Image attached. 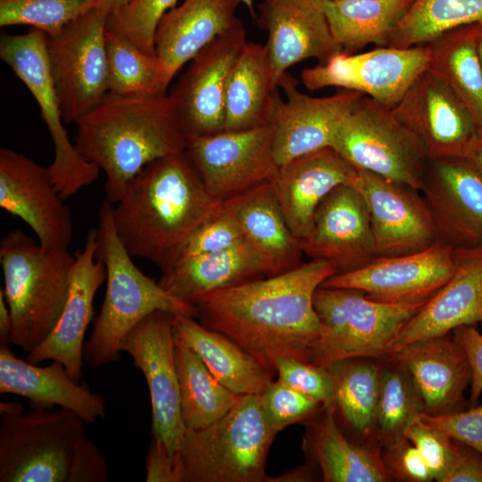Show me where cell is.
<instances>
[{"label":"cell","mask_w":482,"mask_h":482,"mask_svg":"<svg viewBox=\"0 0 482 482\" xmlns=\"http://www.w3.org/2000/svg\"><path fill=\"white\" fill-rule=\"evenodd\" d=\"M336 273L331 262L311 260L266 278L199 295L191 303L201 324L227 336L275 371L278 358L310 362L322 333L313 296Z\"/></svg>","instance_id":"cell-1"},{"label":"cell","mask_w":482,"mask_h":482,"mask_svg":"<svg viewBox=\"0 0 482 482\" xmlns=\"http://www.w3.org/2000/svg\"><path fill=\"white\" fill-rule=\"evenodd\" d=\"M222 207L205 188L185 152L142 169L112 204L119 238L132 257L161 270L172 266L188 239Z\"/></svg>","instance_id":"cell-2"},{"label":"cell","mask_w":482,"mask_h":482,"mask_svg":"<svg viewBox=\"0 0 482 482\" xmlns=\"http://www.w3.org/2000/svg\"><path fill=\"white\" fill-rule=\"evenodd\" d=\"M75 123V145L104 172L105 199L112 204L144 167L179 154L187 146V136L168 94L108 92Z\"/></svg>","instance_id":"cell-3"},{"label":"cell","mask_w":482,"mask_h":482,"mask_svg":"<svg viewBox=\"0 0 482 482\" xmlns=\"http://www.w3.org/2000/svg\"><path fill=\"white\" fill-rule=\"evenodd\" d=\"M0 482H106V459L86 436L85 420L65 408L26 413L0 403Z\"/></svg>","instance_id":"cell-4"},{"label":"cell","mask_w":482,"mask_h":482,"mask_svg":"<svg viewBox=\"0 0 482 482\" xmlns=\"http://www.w3.org/2000/svg\"><path fill=\"white\" fill-rule=\"evenodd\" d=\"M98 256L106 269V290L83 357L93 369L117 362L126 336L146 316L156 311L196 317L190 302L181 300L145 275L119 238L112 204L104 199L98 213Z\"/></svg>","instance_id":"cell-5"},{"label":"cell","mask_w":482,"mask_h":482,"mask_svg":"<svg viewBox=\"0 0 482 482\" xmlns=\"http://www.w3.org/2000/svg\"><path fill=\"white\" fill-rule=\"evenodd\" d=\"M74 262L69 249L37 244L21 229L4 236L0 263L12 320L10 343L29 353L48 336L68 299Z\"/></svg>","instance_id":"cell-6"},{"label":"cell","mask_w":482,"mask_h":482,"mask_svg":"<svg viewBox=\"0 0 482 482\" xmlns=\"http://www.w3.org/2000/svg\"><path fill=\"white\" fill-rule=\"evenodd\" d=\"M267 421L260 395H239L220 420L187 429L175 453L179 482H263L270 448L277 435Z\"/></svg>","instance_id":"cell-7"},{"label":"cell","mask_w":482,"mask_h":482,"mask_svg":"<svg viewBox=\"0 0 482 482\" xmlns=\"http://www.w3.org/2000/svg\"><path fill=\"white\" fill-rule=\"evenodd\" d=\"M427 302L386 303L359 289L320 286L313 306L322 333L309 362L327 366L348 358L385 357L400 330Z\"/></svg>","instance_id":"cell-8"},{"label":"cell","mask_w":482,"mask_h":482,"mask_svg":"<svg viewBox=\"0 0 482 482\" xmlns=\"http://www.w3.org/2000/svg\"><path fill=\"white\" fill-rule=\"evenodd\" d=\"M330 147L359 170L420 191L429 156L392 108L362 95L342 120Z\"/></svg>","instance_id":"cell-9"},{"label":"cell","mask_w":482,"mask_h":482,"mask_svg":"<svg viewBox=\"0 0 482 482\" xmlns=\"http://www.w3.org/2000/svg\"><path fill=\"white\" fill-rule=\"evenodd\" d=\"M46 35L31 28L22 35L1 36L0 57L36 99L54 144L52 179L66 200L91 185L100 169L88 162L69 138L51 78L46 48Z\"/></svg>","instance_id":"cell-10"},{"label":"cell","mask_w":482,"mask_h":482,"mask_svg":"<svg viewBox=\"0 0 482 482\" xmlns=\"http://www.w3.org/2000/svg\"><path fill=\"white\" fill-rule=\"evenodd\" d=\"M110 11L103 4L46 36L49 71L66 123L75 122L109 92L104 33Z\"/></svg>","instance_id":"cell-11"},{"label":"cell","mask_w":482,"mask_h":482,"mask_svg":"<svg viewBox=\"0 0 482 482\" xmlns=\"http://www.w3.org/2000/svg\"><path fill=\"white\" fill-rule=\"evenodd\" d=\"M187 139L188 161L207 191L220 202L271 181L279 167L271 123Z\"/></svg>","instance_id":"cell-12"},{"label":"cell","mask_w":482,"mask_h":482,"mask_svg":"<svg viewBox=\"0 0 482 482\" xmlns=\"http://www.w3.org/2000/svg\"><path fill=\"white\" fill-rule=\"evenodd\" d=\"M173 316L163 311L152 312L126 336L120 346L145 378L153 438L172 455L179 451L187 432L181 415Z\"/></svg>","instance_id":"cell-13"},{"label":"cell","mask_w":482,"mask_h":482,"mask_svg":"<svg viewBox=\"0 0 482 482\" xmlns=\"http://www.w3.org/2000/svg\"><path fill=\"white\" fill-rule=\"evenodd\" d=\"M429 63L427 45L378 46L362 54H337L324 63L303 70L301 80L310 91L339 87L393 108Z\"/></svg>","instance_id":"cell-14"},{"label":"cell","mask_w":482,"mask_h":482,"mask_svg":"<svg viewBox=\"0 0 482 482\" xmlns=\"http://www.w3.org/2000/svg\"><path fill=\"white\" fill-rule=\"evenodd\" d=\"M246 41L243 23L238 20L190 61L168 94L187 138L224 129L229 76Z\"/></svg>","instance_id":"cell-15"},{"label":"cell","mask_w":482,"mask_h":482,"mask_svg":"<svg viewBox=\"0 0 482 482\" xmlns=\"http://www.w3.org/2000/svg\"><path fill=\"white\" fill-rule=\"evenodd\" d=\"M453 251L436 243L409 254L375 257L358 270L330 276L321 287L359 289L386 303L427 302L453 277Z\"/></svg>","instance_id":"cell-16"},{"label":"cell","mask_w":482,"mask_h":482,"mask_svg":"<svg viewBox=\"0 0 482 482\" xmlns=\"http://www.w3.org/2000/svg\"><path fill=\"white\" fill-rule=\"evenodd\" d=\"M392 112L420 139L431 159L466 157L478 135L467 108L429 67L415 79Z\"/></svg>","instance_id":"cell-17"},{"label":"cell","mask_w":482,"mask_h":482,"mask_svg":"<svg viewBox=\"0 0 482 482\" xmlns=\"http://www.w3.org/2000/svg\"><path fill=\"white\" fill-rule=\"evenodd\" d=\"M0 207L23 220L40 245L69 249L72 238L71 211L48 167L4 147L0 149Z\"/></svg>","instance_id":"cell-18"},{"label":"cell","mask_w":482,"mask_h":482,"mask_svg":"<svg viewBox=\"0 0 482 482\" xmlns=\"http://www.w3.org/2000/svg\"><path fill=\"white\" fill-rule=\"evenodd\" d=\"M420 192L437 243L453 248L482 246V174L470 160L429 158Z\"/></svg>","instance_id":"cell-19"},{"label":"cell","mask_w":482,"mask_h":482,"mask_svg":"<svg viewBox=\"0 0 482 482\" xmlns=\"http://www.w3.org/2000/svg\"><path fill=\"white\" fill-rule=\"evenodd\" d=\"M352 184L368 207L376 257L409 254L437 243L420 191L359 170Z\"/></svg>","instance_id":"cell-20"},{"label":"cell","mask_w":482,"mask_h":482,"mask_svg":"<svg viewBox=\"0 0 482 482\" xmlns=\"http://www.w3.org/2000/svg\"><path fill=\"white\" fill-rule=\"evenodd\" d=\"M301 243L303 254L331 262L337 273L358 270L376 257L368 207L352 183L338 186L323 199Z\"/></svg>","instance_id":"cell-21"},{"label":"cell","mask_w":482,"mask_h":482,"mask_svg":"<svg viewBox=\"0 0 482 482\" xmlns=\"http://www.w3.org/2000/svg\"><path fill=\"white\" fill-rule=\"evenodd\" d=\"M297 84L288 72L278 83L286 99L278 97L270 120L273 152L278 166L329 146L338 125L363 95L346 90L330 96L313 97L299 91Z\"/></svg>","instance_id":"cell-22"},{"label":"cell","mask_w":482,"mask_h":482,"mask_svg":"<svg viewBox=\"0 0 482 482\" xmlns=\"http://www.w3.org/2000/svg\"><path fill=\"white\" fill-rule=\"evenodd\" d=\"M97 229L87 232L85 245L75 254L70 292L62 312L48 336L30 352L27 361H55L79 382L83 370L84 337L94 316V299L106 280V269L99 258Z\"/></svg>","instance_id":"cell-23"},{"label":"cell","mask_w":482,"mask_h":482,"mask_svg":"<svg viewBox=\"0 0 482 482\" xmlns=\"http://www.w3.org/2000/svg\"><path fill=\"white\" fill-rule=\"evenodd\" d=\"M259 12L278 87L294 64L310 58L324 63L342 53L317 0H262Z\"/></svg>","instance_id":"cell-24"},{"label":"cell","mask_w":482,"mask_h":482,"mask_svg":"<svg viewBox=\"0 0 482 482\" xmlns=\"http://www.w3.org/2000/svg\"><path fill=\"white\" fill-rule=\"evenodd\" d=\"M453 253L456 266L453 277L403 326L387 355L415 341L482 323V246L453 248Z\"/></svg>","instance_id":"cell-25"},{"label":"cell","mask_w":482,"mask_h":482,"mask_svg":"<svg viewBox=\"0 0 482 482\" xmlns=\"http://www.w3.org/2000/svg\"><path fill=\"white\" fill-rule=\"evenodd\" d=\"M237 0H184L162 17L155 33V54L162 94H167L170 83L187 62L237 23Z\"/></svg>","instance_id":"cell-26"},{"label":"cell","mask_w":482,"mask_h":482,"mask_svg":"<svg viewBox=\"0 0 482 482\" xmlns=\"http://www.w3.org/2000/svg\"><path fill=\"white\" fill-rule=\"evenodd\" d=\"M407 368L424 403V413L445 415L464 410L472 371L452 333L408 344L391 353Z\"/></svg>","instance_id":"cell-27"},{"label":"cell","mask_w":482,"mask_h":482,"mask_svg":"<svg viewBox=\"0 0 482 482\" xmlns=\"http://www.w3.org/2000/svg\"><path fill=\"white\" fill-rule=\"evenodd\" d=\"M357 174L358 170L330 146L279 166L271 181L293 234L305 237L323 199L338 186L352 183Z\"/></svg>","instance_id":"cell-28"},{"label":"cell","mask_w":482,"mask_h":482,"mask_svg":"<svg viewBox=\"0 0 482 482\" xmlns=\"http://www.w3.org/2000/svg\"><path fill=\"white\" fill-rule=\"evenodd\" d=\"M246 242L266 265L268 276L295 268L303 255L301 239L290 229L272 181L262 183L222 202Z\"/></svg>","instance_id":"cell-29"},{"label":"cell","mask_w":482,"mask_h":482,"mask_svg":"<svg viewBox=\"0 0 482 482\" xmlns=\"http://www.w3.org/2000/svg\"><path fill=\"white\" fill-rule=\"evenodd\" d=\"M0 393L27 397L38 407L57 405L77 413L86 423L105 416V399L71 378L55 361L47 366L17 358L8 344L0 345Z\"/></svg>","instance_id":"cell-30"},{"label":"cell","mask_w":482,"mask_h":482,"mask_svg":"<svg viewBox=\"0 0 482 482\" xmlns=\"http://www.w3.org/2000/svg\"><path fill=\"white\" fill-rule=\"evenodd\" d=\"M303 448L324 482L393 481L377 443L351 441L339 428L334 405L323 406L305 423Z\"/></svg>","instance_id":"cell-31"},{"label":"cell","mask_w":482,"mask_h":482,"mask_svg":"<svg viewBox=\"0 0 482 482\" xmlns=\"http://www.w3.org/2000/svg\"><path fill=\"white\" fill-rule=\"evenodd\" d=\"M173 332L223 386L238 395H261L273 381L274 370L232 339L204 327L194 317L174 315Z\"/></svg>","instance_id":"cell-32"},{"label":"cell","mask_w":482,"mask_h":482,"mask_svg":"<svg viewBox=\"0 0 482 482\" xmlns=\"http://www.w3.org/2000/svg\"><path fill=\"white\" fill-rule=\"evenodd\" d=\"M278 88L266 46L246 41L229 76L223 130H245L270 123L279 97Z\"/></svg>","instance_id":"cell-33"},{"label":"cell","mask_w":482,"mask_h":482,"mask_svg":"<svg viewBox=\"0 0 482 482\" xmlns=\"http://www.w3.org/2000/svg\"><path fill=\"white\" fill-rule=\"evenodd\" d=\"M268 275L255 250L245 244L201 254L162 270L158 281L170 295L187 302L197 295Z\"/></svg>","instance_id":"cell-34"},{"label":"cell","mask_w":482,"mask_h":482,"mask_svg":"<svg viewBox=\"0 0 482 482\" xmlns=\"http://www.w3.org/2000/svg\"><path fill=\"white\" fill-rule=\"evenodd\" d=\"M414 0H317L333 37L344 54L369 44L387 46Z\"/></svg>","instance_id":"cell-35"},{"label":"cell","mask_w":482,"mask_h":482,"mask_svg":"<svg viewBox=\"0 0 482 482\" xmlns=\"http://www.w3.org/2000/svg\"><path fill=\"white\" fill-rule=\"evenodd\" d=\"M381 358L339 360L326 367L333 382L336 413L363 443H377L376 409Z\"/></svg>","instance_id":"cell-36"},{"label":"cell","mask_w":482,"mask_h":482,"mask_svg":"<svg viewBox=\"0 0 482 482\" xmlns=\"http://www.w3.org/2000/svg\"><path fill=\"white\" fill-rule=\"evenodd\" d=\"M426 45L429 68L456 94L482 134V70L471 24L449 30Z\"/></svg>","instance_id":"cell-37"},{"label":"cell","mask_w":482,"mask_h":482,"mask_svg":"<svg viewBox=\"0 0 482 482\" xmlns=\"http://www.w3.org/2000/svg\"><path fill=\"white\" fill-rule=\"evenodd\" d=\"M175 359L187 429L206 428L228 413L239 395L223 386L202 359L176 337Z\"/></svg>","instance_id":"cell-38"},{"label":"cell","mask_w":482,"mask_h":482,"mask_svg":"<svg viewBox=\"0 0 482 482\" xmlns=\"http://www.w3.org/2000/svg\"><path fill=\"white\" fill-rule=\"evenodd\" d=\"M422 398L404 364L393 354L380 360L376 440L382 446L402 436L423 412Z\"/></svg>","instance_id":"cell-39"},{"label":"cell","mask_w":482,"mask_h":482,"mask_svg":"<svg viewBox=\"0 0 482 482\" xmlns=\"http://www.w3.org/2000/svg\"><path fill=\"white\" fill-rule=\"evenodd\" d=\"M482 20V0H414L387 46L426 45L453 29Z\"/></svg>","instance_id":"cell-40"},{"label":"cell","mask_w":482,"mask_h":482,"mask_svg":"<svg viewBox=\"0 0 482 482\" xmlns=\"http://www.w3.org/2000/svg\"><path fill=\"white\" fill-rule=\"evenodd\" d=\"M108 91L118 95L162 94L156 54H148L126 37L105 29Z\"/></svg>","instance_id":"cell-41"},{"label":"cell","mask_w":482,"mask_h":482,"mask_svg":"<svg viewBox=\"0 0 482 482\" xmlns=\"http://www.w3.org/2000/svg\"><path fill=\"white\" fill-rule=\"evenodd\" d=\"M104 4V0H0V26L29 25L46 36Z\"/></svg>","instance_id":"cell-42"},{"label":"cell","mask_w":482,"mask_h":482,"mask_svg":"<svg viewBox=\"0 0 482 482\" xmlns=\"http://www.w3.org/2000/svg\"><path fill=\"white\" fill-rule=\"evenodd\" d=\"M178 0H127L110 11L106 29L117 33L148 54H155V33L162 17Z\"/></svg>","instance_id":"cell-43"},{"label":"cell","mask_w":482,"mask_h":482,"mask_svg":"<svg viewBox=\"0 0 482 482\" xmlns=\"http://www.w3.org/2000/svg\"><path fill=\"white\" fill-rule=\"evenodd\" d=\"M260 400L267 421L278 432L294 423L307 421L323 407L278 380L270 383L260 395Z\"/></svg>","instance_id":"cell-44"},{"label":"cell","mask_w":482,"mask_h":482,"mask_svg":"<svg viewBox=\"0 0 482 482\" xmlns=\"http://www.w3.org/2000/svg\"><path fill=\"white\" fill-rule=\"evenodd\" d=\"M245 244L248 243L239 225L222 205L194 232L175 263Z\"/></svg>","instance_id":"cell-45"},{"label":"cell","mask_w":482,"mask_h":482,"mask_svg":"<svg viewBox=\"0 0 482 482\" xmlns=\"http://www.w3.org/2000/svg\"><path fill=\"white\" fill-rule=\"evenodd\" d=\"M278 380L323 406L333 405V377L326 366L293 358H278L274 363Z\"/></svg>","instance_id":"cell-46"},{"label":"cell","mask_w":482,"mask_h":482,"mask_svg":"<svg viewBox=\"0 0 482 482\" xmlns=\"http://www.w3.org/2000/svg\"><path fill=\"white\" fill-rule=\"evenodd\" d=\"M403 436L419 450L434 480L444 482L453 461V438L420 417L409 424Z\"/></svg>","instance_id":"cell-47"},{"label":"cell","mask_w":482,"mask_h":482,"mask_svg":"<svg viewBox=\"0 0 482 482\" xmlns=\"http://www.w3.org/2000/svg\"><path fill=\"white\" fill-rule=\"evenodd\" d=\"M381 458L393 481L430 482L434 480L420 453L404 436L382 445Z\"/></svg>","instance_id":"cell-48"},{"label":"cell","mask_w":482,"mask_h":482,"mask_svg":"<svg viewBox=\"0 0 482 482\" xmlns=\"http://www.w3.org/2000/svg\"><path fill=\"white\" fill-rule=\"evenodd\" d=\"M420 417L482 454V404L445 415L432 416L423 412Z\"/></svg>","instance_id":"cell-49"},{"label":"cell","mask_w":482,"mask_h":482,"mask_svg":"<svg viewBox=\"0 0 482 482\" xmlns=\"http://www.w3.org/2000/svg\"><path fill=\"white\" fill-rule=\"evenodd\" d=\"M452 336L468 356L472 371L470 402L476 404L482 394V333L465 325L454 328Z\"/></svg>","instance_id":"cell-50"},{"label":"cell","mask_w":482,"mask_h":482,"mask_svg":"<svg viewBox=\"0 0 482 482\" xmlns=\"http://www.w3.org/2000/svg\"><path fill=\"white\" fill-rule=\"evenodd\" d=\"M453 454L444 482H482V454L453 438Z\"/></svg>","instance_id":"cell-51"},{"label":"cell","mask_w":482,"mask_h":482,"mask_svg":"<svg viewBox=\"0 0 482 482\" xmlns=\"http://www.w3.org/2000/svg\"><path fill=\"white\" fill-rule=\"evenodd\" d=\"M174 455L153 438L145 461V481L179 482Z\"/></svg>","instance_id":"cell-52"},{"label":"cell","mask_w":482,"mask_h":482,"mask_svg":"<svg viewBox=\"0 0 482 482\" xmlns=\"http://www.w3.org/2000/svg\"><path fill=\"white\" fill-rule=\"evenodd\" d=\"M12 328L10 308L5 300L3 288L0 289V343H10Z\"/></svg>","instance_id":"cell-53"},{"label":"cell","mask_w":482,"mask_h":482,"mask_svg":"<svg viewBox=\"0 0 482 482\" xmlns=\"http://www.w3.org/2000/svg\"><path fill=\"white\" fill-rule=\"evenodd\" d=\"M465 158L470 160L482 174V134L478 133Z\"/></svg>","instance_id":"cell-54"},{"label":"cell","mask_w":482,"mask_h":482,"mask_svg":"<svg viewBox=\"0 0 482 482\" xmlns=\"http://www.w3.org/2000/svg\"><path fill=\"white\" fill-rule=\"evenodd\" d=\"M477 55L482 70V20L471 23Z\"/></svg>","instance_id":"cell-55"},{"label":"cell","mask_w":482,"mask_h":482,"mask_svg":"<svg viewBox=\"0 0 482 482\" xmlns=\"http://www.w3.org/2000/svg\"><path fill=\"white\" fill-rule=\"evenodd\" d=\"M126 2L127 0H104V4L108 5L111 10L122 5Z\"/></svg>","instance_id":"cell-56"},{"label":"cell","mask_w":482,"mask_h":482,"mask_svg":"<svg viewBox=\"0 0 482 482\" xmlns=\"http://www.w3.org/2000/svg\"><path fill=\"white\" fill-rule=\"evenodd\" d=\"M237 1L238 3H243L244 4H245L247 6V8L249 9V12L252 14V16L253 18L256 17V13H255L254 8H253V0H237Z\"/></svg>","instance_id":"cell-57"}]
</instances>
